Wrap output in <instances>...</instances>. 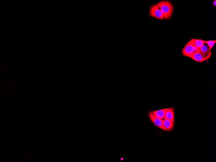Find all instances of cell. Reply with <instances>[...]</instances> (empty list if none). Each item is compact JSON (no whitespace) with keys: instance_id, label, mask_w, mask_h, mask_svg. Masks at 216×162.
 I'll return each instance as SVG.
<instances>
[{"instance_id":"obj_1","label":"cell","mask_w":216,"mask_h":162,"mask_svg":"<svg viewBox=\"0 0 216 162\" xmlns=\"http://www.w3.org/2000/svg\"><path fill=\"white\" fill-rule=\"evenodd\" d=\"M159 6L166 20L170 19L173 14L174 7L169 1H162L158 3Z\"/></svg>"},{"instance_id":"obj_2","label":"cell","mask_w":216,"mask_h":162,"mask_svg":"<svg viewBox=\"0 0 216 162\" xmlns=\"http://www.w3.org/2000/svg\"><path fill=\"white\" fill-rule=\"evenodd\" d=\"M149 14L151 17L160 20L164 19V15L158 3L152 5L150 7Z\"/></svg>"},{"instance_id":"obj_3","label":"cell","mask_w":216,"mask_h":162,"mask_svg":"<svg viewBox=\"0 0 216 162\" xmlns=\"http://www.w3.org/2000/svg\"><path fill=\"white\" fill-rule=\"evenodd\" d=\"M198 50V49L190 41L183 47L182 53L183 56L191 58L192 55Z\"/></svg>"},{"instance_id":"obj_4","label":"cell","mask_w":216,"mask_h":162,"mask_svg":"<svg viewBox=\"0 0 216 162\" xmlns=\"http://www.w3.org/2000/svg\"><path fill=\"white\" fill-rule=\"evenodd\" d=\"M211 53L204 54L198 51L195 53L191 58L196 62H202L209 59L211 56Z\"/></svg>"},{"instance_id":"obj_5","label":"cell","mask_w":216,"mask_h":162,"mask_svg":"<svg viewBox=\"0 0 216 162\" xmlns=\"http://www.w3.org/2000/svg\"><path fill=\"white\" fill-rule=\"evenodd\" d=\"M149 117L153 123L159 128L166 131L165 127L163 125L162 119L157 118L153 114L152 112H150L149 115Z\"/></svg>"},{"instance_id":"obj_6","label":"cell","mask_w":216,"mask_h":162,"mask_svg":"<svg viewBox=\"0 0 216 162\" xmlns=\"http://www.w3.org/2000/svg\"><path fill=\"white\" fill-rule=\"evenodd\" d=\"M162 119L163 124L165 127L166 131H170L173 129L174 122L165 117L162 118Z\"/></svg>"},{"instance_id":"obj_7","label":"cell","mask_w":216,"mask_h":162,"mask_svg":"<svg viewBox=\"0 0 216 162\" xmlns=\"http://www.w3.org/2000/svg\"><path fill=\"white\" fill-rule=\"evenodd\" d=\"M168 109V108L152 111V113L155 117L162 119L165 117V113Z\"/></svg>"},{"instance_id":"obj_8","label":"cell","mask_w":216,"mask_h":162,"mask_svg":"<svg viewBox=\"0 0 216 162\" xmlns=\"http://www.w3.org/2000/svg\"><path fill=\"white\" fill-rule=\"evenodd\" d=\"M165 118L175 122L174 110L173 108H168L165 113Z\"/></svg>"},{"instance_id":"obj_9","label":"cell","mask_w":216,"mask_h":162,"mask_svg":"<svg viewBox=\"0 0 216 162\" xmlns=\"http://www.w3.org/2000/svg\"><path fill=\"white\" fill-rule=\"evenodd\" d=\"M190 41L194 46L198 49L205 43L204 41L201 39H192Z\"/></svg>"},{"instance_id":"obj_10","label":"cell","mask_w":216,"mask_h":162,"mask_svg":"<svg viewBox=\"0 0 216 162\" xmlns=\"http://www.w3.org/2000/svg\"><path fill=\"white\" fill-rule=\"evenodd\" d=\"M198 51L204 54H209L211 53V50L209 49V47L205 43L198 49Z\"/></svg>"},{"instance_id":"obj_11","label":"cell","mask_w":216,"mask_h":162,"mask_svg":"<svg viewBox=\"0 0 216 162\" xmlns=\"http://www.w3.org/2000/svg\"><path fill=\"white\" fill-rule=\"evenodd\" d=\"M205 43H206L209 47V49L211 50L213 46H214L216 42V40L210 41H204Z\"/></svg>"},{"instance_id":"obj_12","label":"cell","mask_w":216,"mask_h":162,"mask_svg":"<svg viewBox=\"0 0 216 162\" xmlns=\"http://www.w3.org/2000/svg\"><path fill=\"white\" fill-rule=\"evenodd\" d=\"M213 6L214 7H216V0H215V1H213Z\"/></svg>"}]
</instances>
